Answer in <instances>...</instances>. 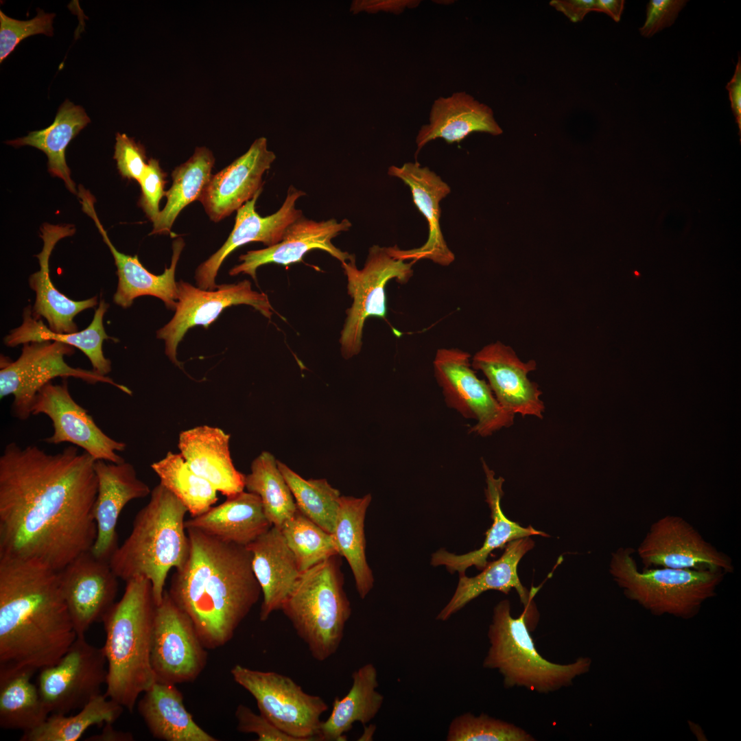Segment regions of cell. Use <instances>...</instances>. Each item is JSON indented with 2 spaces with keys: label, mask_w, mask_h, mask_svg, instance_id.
I'll return each mask as SVG.
<instances>
[{
  "label": "cell",
  "mask_w": 741,
  "mask_h": 741,
  "mask_svg": "<svg viewBox=\"0 0 741 741\" xmlns=\"http://www.w3.org/2000/svg\"><path fill=\"white\" fill-rule=\"evenodd\" d=\"M95 460L76 446L49 454L8 444L0 456V558L59 571L97 536Z\"/></svg>",
  "instance_id": "6da1fadb"
},
{
  "label": "cell",
  "mask_w": 741,
  "mask_h": 741,
  "mask_svg": "<svg viewBox=\"0 0 741 741\" xmlns=\"http://www.w3.org/2000/svg\"><path fill=\"white\" fill-rule=\"evenodd\" d=\"M186 530L189 557L176 569L167 591L191 620L204 647L215 649L231 641L261 590L246 546L195 528Z\"/></svg>",
  "instance_id": "7a4b0ae2"
},
{
  "label": "cell",
  "mask_w": 741,
  "mask_h": 741,
  "mask_svg": "<svg viewBox=\"0 0 741 741\" xmlns=\"http://www.w3.org/2000/svg\"><path fill=\"white\" fill-rule=\"evenodd\" d=\"M76 637L58 571L0 558V674L53 666Z\"/></svg>",
  "instance_id": "3957f363"
},
{
  "label": "cell",
  "mask_w": 741,
  "mask_h": 741,
  "mask_svg": "<svg viewBox=\"0 0 741 741\" xmlns=\"http://www.w3.org/2000/svg\"><path fill=\"white\" fill-rule=\"evenodd\" d=\"M156 605L150 581L134 578L126 582L121 598L102 620L107 663L105 695L130 712L139 695L156 682L151 663Z\"/></svg>",
  "instance_id": "277c9868"
},
{
  "label": "cell",
  "mask_w": 741,
  "mask_h": 741,
  "mask_svg": "<svg viewBox=\"0 0 741 741\" xmlns=\"http://www.w3.org/2000/svg\"><path fill=\"white\" fill-rule=\"evenodd\" d=\"M187 513L184 504L159 483L136 515L130 535L109 561L118 578L126 582L137 577L148 579L156 605L162 600L170 569L182 568L189 557Z\"/></svg>",
  "instance_id": "5b68a950"
},
{
  "label": "cell",
  "mask_w": 741,
  "mask_h": 741,
  "mask_svg": "<svg viewBox=\"0 0 741 741\" xmlns=\"http://www.w3.org/2000/svg\"><path fill=\"white\" fill-rule=\"evenodd\" d=\"M340 555L301 572L281 610L318 661L334 655L351 615Z\"/></svg>",
  "instance_id": "8992f818"
},
{
  "label": "cell",
  "mask_w": 741,
  "mask_h": 741,
  "mask_svg": "<svg viewBox=\"0 0 741 741\" xmlns=\"http://www.w3.org/2000/svg\"><path fill=\"white\" fill-rule=\"evenodd\" d=\"M530 631L525 612L513 618L508 600L494 607L487 633L490 646L482 666L497 670L506 688L524 687L548 694L572 685L577 677L589 672L591 665L589 657H580L567 664L543 658Z\"/></svg>",
  "instance_id": "52a82bcc"
},
{
  "label": "cell",
  "mask_w": 741,
  "mask_h": 741,
  "mask_svg": "<svg viewBox=\"0 0 741 741\" xmlns=\"http://www.w3.org/2000/svg\"><path fill=\"white\" fill-rule=\"evenodd\" d=\"M635 550L620 548L612 554L609 572L624 595L655 615L694 617L716 594L722 572L665 567L639 570Z\"/></svg>",
  "instance_id": "ba28073f"
},
{
  "label": "cell",
  "mask_w": 741,
  "mask_h": 741,
  "mask_svg": "<svg viewBox=\"0 0 741 741\" xmlns=\"http://www.w3.org/2000/svg\"><path fill=\"white\" fill-rule=\"evenodd\" d=\"M75 352L70 345L53 341L32 342L23 344L14 361L1 360L0 398L12 395L11 412L14 418L26 420L32 415L34 399L40 390L56 377H73L87 384H108L131 395L126 386L95 370L69 366L64 357Z\"/></svg>",
  "instance_id": "9c48e42d"
},
{
  "label": "cell",
  "mask_w": 741,
  "mask_h": 741,
  "mask_svg": "<svg viewBox=\"0 0 741 741\" xmlns=\"http://www.w3.org/2000/svg\"><path fill=\"white\" fill-rule=\"evenodd\" d=\"M414 263L397 259L390 254L388 247L378 245L369 248L361 270L357 268L355 257L341 263L347 278L348 293L353 299L339 340L344 358L360 352L364 325L369 317L386 319V284L392 279L401 284L407 283L413 274Z\"/></svg>",
  "instance_id": "30bf717a"
},
{
  "label": "cell",
  "mask_w": 741,
  "mask_h": 741,
  "mask_svg": "<svg viewBox=\"0 0 741 741\" xmlns=\"http://www.w3.org/2000/svg\"><path fill=\"white\" fill-rule=\"evenodd\" d=\"M234 681L255 699L259 713L298 741L318 740L320 717L328 709L319 696L306 693L292 678L237 664Z\"/></svg>",
  "instance_id": "8fae6325"
},
{
  "label": "cell",
  "mask_w": 741,
  "mask_h": 741,
  "mask_svg": "<svg viewBox=\"0 0 741 741\" xmlns=\"http://www.w3.org/2000/svg\"><path fill=\"white\" fill-rule=\"evenodd\" d=\"M433 370L447 407L475 421L469 434L487 437L513 425L515 415L500 405L488 383L477 376L469 353L456 348L439 349Z\"/></svg>",
  "instance_id": "7c38bea8"
},
{
  "label": "cell",
  "mask_w": 741,
  "mask_h": 741,
  "mask_svg": "<svg viewBox=\"0 0 741 741\" xmlns=\"http://www.w3.org/2000/svg\"><path fill=\"white\" fill-rule=\"evenodd\" d=\"M187 615L165 590L156 605L151 647V663L156 682H192L204 669L207 652Z\"/></svg>",
  "instance_id": "4fadbf2b"
},
{
  "label": "cell",
  "mask_w": 741,
  "mask_h": 741,
  "mask_svg": "<svg viewBox=\"0 0 741 741\" xmlns=\"http://www.w3.org/2000/svg\"><path fill=\"white\" fill-rule=\"evenodd\" d=\"M177 305L170 321L156 331V338L165 341V354L176 366L183 369L177 359V347L187 331L202 325L207 328L227 307L248 305L270 319L274 311L268 296L252 289L251 283L221 284L213 290H206L191 283L177 282Z\"/></svg>",
  "instance_id": "5bb4252c"
},
{
  "label": "cell",
  "mask_w": 741,
  "mask_h": 741,
  "mask_svg": "<svg viewBox=\"0 0 741 741\" xmlns=\"http://www.w3.org/2000/svg\"><path fill=\"white\" fill-rule=\"evenodd\" d=\"M106 664L102 648L77 636L54 665L40 670L38 688L49 712L67 714L100 694L106 681Z\"/></svg>",
  "instance_id": "9a60e30c"
},
{
  "label": "cell",
  "mask_w": 741,
  "mask_h": 741,
  "mask_svg": "<svg viewBox=\"0 0 741 741\" xmlns=\"http://www.w3.org/2000/svg\"><path fill=\"white\" fill-rule=\"evenodd\" d=\"M645 568L665 567L731 574V558L718 550L683 517L663 516L650 527L635 550Z\"/></svg>",
  "instance_id": "2e32d148"
},
{
  "label": "cell",
  "mask_w": 741,
  "mask_h": 741,
  "mask_svg": "<svg viewBox=\"0 0 741 741\" xmlns=\"http://www.w3.org/2000/svg\"><path fill=\"white\" fill-rule=\"evenodd\" d=\"M32 413L43 414L51 421L54 432L44 439L46 443H69L95 460L125 461L117 451H124L126 443L110 438L97 426L88 411L71 397L66 379L60 384L50 382L43 387L34 399Z\"/></svg>",
  "instance_id": "e0dca14e"
},
{
  "label": "cell",
  "mask_w": 741,
  "mask_h": 741,
  "mask_svg": "<svg viewBox=\"0 0 741 741\" xmlns=\"http://www.w3.org/2000/svg\"><path fill=\"white\" fill-rule=\"evenodd\" d=\"M61 590L77 636H84L115 604L118 577L109 561L84 552L58 571Z\"/></svg>",
  "instance_id": "ac0fdd59"
},
{
  "label": "cell",
  "mask_w": 741,
  "mask_h": 741,
  "mask_svg": "<svg viewBox=\"0 0 741 741\" xmlns=\"http://www.w3.org/2000/svg\"><path fill=\"white\" fill-rule=\"evenodd\" d=\"M471 363L486 377L502 408L515 415L543 419L545 408L541 399L542 392L528 377L536 369L534 360L521 361L511 347L497 341L476 352Z\"/></svg>",
  "instance_id": "d6986e66"
},
{
  "label": "cell",
  "mask_w": 741,
  "mask_h": 741,
  "mask_svg": "<svg viewBox=\"0 0 741 741\" xmlns=\"http://www.w3.org/2000/svg\"><path fill=\"white\" fill-rule=\"evenodd\" d=\"M261 191L262 189L237 211L233 229L225 243L197 268L195 280L198 287L206 290H215L218 270L232 252L252 242L272 246L279 243L286 229L302 217V211L296 208V202L305 195L303 191L290 186L280 209L266 217L261 216L255 209L256 202Z\"/></svg>",
  "instance_id": "ffe728a7"
},
{
  "label": "cell",
  "mask_w": 741,
  "mask_h": 741,
  "mask_svg": "<svg viewBox=\"0 0 741 741\" xmlns=\"http://www.w3.org/2000/svg\"><path fill=\"white\" fill-rule=\"evenodd\" d=\"M78 196L81 200L82 210L93 220L114 258L118 277L117 287L113 295L114 303L123 308H128L137 297L152 296L163 301L167 308L175 310L178 293L175 272L185 246L183 239L177 238L173 242L170 266L166 268L160 275L152 274L141 264L137 255H128L116 249L97 217L94 208V197L82 185L79 186Z\"/></svg>",
  "instance_id": "44dd1931"
},
{
  "label": "cell",
  "mask_w": 741,
  "mask_h": 741,
  "mask_svg": "<svg viewBox=\"0 0 741 741\" xmlns=\"http://www.w3.org/2000/svg\"><path fill=\"white\" fill-rule=\"evenodd\" d=\"M388 174L401 180L410 187L413 202L427 220L429 229L428 238L421 246L401 250L395 245L388 247L390 254L403 261L416 262L429 259L443 266L451 264L455 256L447 246L440 225V202L451 192L450 187L436 173L428 167H421L418 162L405 163L401 167L390 166Z\"/></svg>",
  "instance_id": "7402d4cb"
},
{
  "label": "cell",
  "mask_w": 741,
  "mask_h": 741,
  "mask_svg": "<svg viewBox=\"0 0 741 741\" xmlns=\"http://www.w3.org/2000/svg\"><path fill=\"white\" fill-rule=\"evenodd\" d=\"M276 158L267 139L254 141L229 165L211 176L199 201L210 220L218 222L237 211L262 189V177Z\"/></svg>",
  "instance_id": "603a6c76"
},
{
  "label": "cell",
  "mask_w": 741,
  "mask_h": 741,
  "mask_svg": "<svg viewBox=\"0 0 741 741\" xmlns=\"http://www.w3.org/2000/svg\"><path fill=\"white\" fill-rule=\"evenodd\" d=\"M534 546V543L529 537L513 540L505 545V550L498 559L488 562L482 572L477 576L468 577L465 574L460 575L454 593L436 619L440 621L449 620L486 591L497 590L508 594L513 588L518 593L524 607L528 627L532 631L539 620L533 601L538 588H532L529 591L523 586L517 574V566L524 554Z\"/></svg>",
  "instance_id": "cb8c5ba5"
},
{
  "label": "cell",
  "mask_w": 741,
  "mask_h": 741,
  "mask_svg": "<svg viewBox=\"0 0 741 741\" xmlns=\"http://www.w3.org/2000/svg\"><path fill=\"white\" fill-rule=\"evenodd\" d=\"M97 493L93 506L97 536L91 553L110 561L117 547V524L121 512L130 501L150 494L148 485L138 478L134 467L126 462L95 460Z\"/></svg>",
  "instance_id": "d4e9b609"
},
{
  "label": "cell",
  "mask_w": 741,
  "mask_h": 741,
  "mask_svg": "<svg viewBox=\"0 0 741 741\" xmlns=\"http://www.w3.org/2000/svg\"><path fill=\"white\" fill-rule=\"evenodd\" d=\"M351 227V223L347 219L340 222L334 218L316 222L302 216L286 229L279 243L240 255L241 263L231 268L229 274H246L256 281V272L261 266L268 263L287 266L300 262L313 249L325 250L341 263L349 261L355 255L336 248L331 239Z\"/></svg>",
  "instance_id": "484cf974"
},
{
  "label": "cell",
  "mask_w": 741,
  "mask_h": 741,
  "mask_svg": "<svg viewBox=\"0 0 741 741\" xmlns=\"http://www.w3.org/2000/svg\"><path fill=\"white\" fill-rule=\"evenodd\" d=\"M40 235L43 241L42 250L36 255L40 270L30 275L29 285L35 292L36 297L32 316L38 319L45 318L48 327L60 333L78 331L74 318L83 310L98 305V297L94 296L82 301L70 299L56 289L49 275V257L56 246L61 239L71 236L75 229L72 224L53 225L44 224Z\"/></svg>",
  "instance_id": "4316f807"
},
{
  "label": "cell",
  "mask_w": 741,
  "mask_h": 741,
  "mask_svg": "<svg viewBox=\"0 0 741 741\" xmlns=\"http://www.w3.org/2000/svg\"><path fill=\"white\" fill-rule=\"evenodd\" d=\"M230 435L218 427L197 426L179 434L180 454L191 470L226 497L245 489V475L233 463Z\"/></svg>",
  "instance_id": "83f0119b"
},
{
  "label": "cell",
  "mask_w": 741,
  "mask_h": 741,
  "mask_svg": "<svg viewBox=\"0 0 741 741\" xmlns=\"http://www.w3.org/2000/svg\"><path fill=\"white\" fill-rule=\"evenodd\" d=\"M246 547L251 554L252 571L263 595L259 618L264 622L281 610L301 572L277 527L272 526Z\"/></svg>",
  "instance_id": "f1b7e54d"
},
{
  "label": "cell",
  "mask_w": 741,
  "mask_h": 741,
  "mask_svg": "<svg viewBox=\"0 0 741 741\" xmlns=\"http://www.w3.org/2000/svg\"><path fill=\"white\" fill-rule=\"evenodd\" d=\"M474 132L497 136L502 129L488 105L465 91L439 97L432 106L429 124L420 128L416 138V156L430 141L438 138L448 143L460 142Z\"/></svg>",
  "instance_id": "f546056e"
},
{
  "label": "cell",
  "mask_w": 741,
  "mask_h": 741,
  "mask_svg": "<svg viewBox=\"0 0 741 741\" xmlns=\"http://www.w3.org/2000/svg\"><path fill=\"white\" fill-rule=\"evenodd\" d=\"M481 462L486 477V502L491 510L493 519L491 527L485 533L486 538L483 545L478 550L460 555L441 548L432 554L431 558L432 565H445L449 573L457 572L459 576L465 574L467 569L471 566L482 570L488 563L487 558L489 554L495 549L505 547L510 541L531 535L548 536L531 526L522 527L505 516L501 506L504 479L502 477L496 478L494 471L482 458Z\"/></svg>",
  "instance_id": "4dcf8cb0"
},
{
  "label": "cell",
  "mask_w": 741,
  "mask_h": 741,
  "mask_svg": "<svg viewBox=\"0 0 741 741\" xmlns=\"http://www.w3.org/2000/svg\"><path fill=\"white\" fill-rule=\"evenodd\" d=\"M185 528H195L225 542L247 546L272 525L266 517L259 497L244 491L207 512L185 521Z\"/></svg>",
  "instance_id": "1f68e13d"
},
{
  "label": "cell",
  "mask_w": 741,
  "mask_h": 741,
  "mask_svg": "<svg viewBox=\"0 0 741 741\" xmlns=\"http://www.w3.org/2000/svg\"><path fill=\"white\" fill-rule=\"evenodd\" d=\"M138 711L150 733L165 741H217L193 720L174 684L155 682L143 693Z\"/></svg>",
  "instance_id": "d6a6232c"
},
{
  "label": "cell",
  "mask_w": 741,
  "mask_h": 741,
  "mask_svg": "<svg viewBox=\"0 0 741 741\" xmlns=\"http://www.w3.org/2000/svg\"><path fill=\"white\" fill-rule=\"evenodd\" d=\"M109 307L104 299L99 302L91 324L84 330L74 333H56L47 327L41 319L32 316V307L24 308L22 324L12 329L3 338L10 347L32 342L53 341L64 343L80 349L89 360L93 370L102 375L111 371V362L103 352V342L113 340L105 331L103 320Z\"/></svg>",
  "instance_id": "836d02e7"
},
{
  "label": "cell",
  "mask_w": 741,
  "mask_h": 741,
  "mask_svg": "<svg viewBox=\"0 0 741 741\" xmlns=\"http://www.w3.org/2000/svg\"><path fill=\"white\" fill-rule=\"evenodd\" d=\"M352 685L342 698H336L329 718L322 721L318 740L344 741L354 723L365 725L379 713L384 697L377 690V672L368 663L352 674Z\"/></svg>",
  "instance_id": "e575fe53"
},
{
  "label": "cell",
  "mask_w": 741,
  "mask_h": 741,
  "mask_svg": "<svg viewBox=\"0 0 741 741\" xmlns=\"http://www.w3.org/2000/svg\"><path fill=\"white\" fill-rule=\"evenodd\" d=\"M371 500L370 493L362 497L341 495L332 533L339 554L349 565L356 590L362 599L368 596L375 582L366 560L364 534V520Z\"/></svg>",
  "instance_id": "d590c367"
},
{
  "label": "cell",
  "mask_w": 741,
  "mask_h": 741,
  "mask_svg": "<svg viewBox=\"0 0 741 741\" xmlns=\"http://www.w3.org/2000/svg\"><path fill=\"white\" fill-rule=\"evenodd\" d=\"M82 106L67 99L59 107L52 124L47 128L30 132L27 136L5 143L14 147L30 145L43 151L48 158V171L61 178L67 189L77 194L75 183L65 160V150L70 141L90 123Z\"/></svg>",
  "instance_id": "8d00e7d4"
},
{
  "label": "cell",
  "mask_w": 741,
  "mask_h": 741,
  "mask_svg": "<svg viewBox=\"0 0 741 741\" xmlns=\"http://www.w3.org/2000/svg\"><path fill=\"white\" fill-rule=\"evenodd\" d=\"M215 158L207 147H196L193 155L172 173V185L166 191L167 202L153 222L151 234H167L177 216L187 205L199 200L212 176Z\"/></svg>",
  "instance_id": "74e56055"
},
{
  "label": "cell",
  "mask_w": 741,
  "mask_h": 741,
  "mask_svg": "<svg viewBox=\"0 0 741 741\" xmlns=\"http://www.w3.org/2000/svg\"><path fill=\"white\" fill-rule=\"evenodd\" d=\"M34 672L20 670L0 674V727L4 729L31 731L42 725L50 714L38 687L31 682Z\"/></svg>",
  "instance_id": "f35d334b"
},
{
  "label": "cell",
  "mask_w": 741,
  "mask_h": 741,
  "mask_svg": "<svg viewBox=\"0 0 741 741\" xmlns=\"http://www.w3.org/2000/svg\"><path fill=\"white\" fill-rule=\"evenodd\" d=\"M124 710L105 694H99L73 716L51 714L38 727L23 732L21 741H77L94 725L114 723Z\"/></svg>",
  "instance_id": "ab89813d"
},
{
  "label": "cell",
  "mask_w": 741,
  "mask_h": 741,
  "mask_svg": "<svg viewBox=\"0 0 741 741\" xmlns=\"http://www.w3.org/2000/svg\"><path fill=\"white\" fill-rule=\"evenodd\" d=\"M245 489L259 497L266 517L279 529L297 510L277 460L268 451L261 452L252 462L250 473L245 475Z\"/></svg>",
  "instance_id": "60d3db41"
},
{
  "label": "cell",
  "mask_w": 741,
  "mask_h": 741,
  "mask_svg": "<svg viewBox=\"0 0 741 741\" xmlns=\"http://www.w3.org/2000/svg\"><path fill=\"white\" fill-rule=\"evenodd\" d=\"M151 468L160 484L184 504L191 517L207 512L218 499L216 489L194 473L180 454L169 451Z\"/></svg>",
  "instance_id": "b9f144b4"
},
{
  "label": "cell",
  "mask_w": 741,
  "mask_h": 741,
  "mask_svg": "<svg viewBox=\"0 0 741 741\" xmlns=\"http://www.w3.org/2000/svg\"><path fill=\"white\" fill-rule=\"evenodd\" d=\"M278 467L294 497L297 509L326 532L334 531L340 492L326 479L305 480L277 460Z\"/></svg>",
  "instance_id": "7bdbcfd3"
},
{
  "label": "cell",
  "mask_w": 741,
  "mask_h": 741,
  "mask_svg": "<svg viewBox=\"0 0 741 741\" xmlns=\"http://www.w3.org/2000/svg\"><path fill=\"white\" fill-rule=\"evenodd\" d=\"M301 572L335 555H340L332 534L314 523L298 509L281 528Z\"/></svg>",
  "instance_id": "ee69618b"
},
{
  "label": "cell",
  "mask_w": 741,
  "mask_h": 741,
  "mask_svg": "<svg viewBox=\"0 0 741 741\" xmlns=\"http://www.w3.org/2000/svg\"><path fill=\"white\" fill-rule=\"evenodd\" d=\"M447 741H534L522 728L484 713L466 712L450 722Z\"/></svg>",
  "instance_id": "f6af8a7d"
},
{
  "label": "cell",
  "mask_w": 741,
  "mask_h": 741,
  "mask_svg": "<svg viewBox=\"0 0 741 741\" xmlns=\"http://www.w3.org/2000/svg\"><path fill=\"white\" fill-rule=\"evenodd\" d=\"M54 13L37 10V15L28 21H19L0 10V62H2L24 38L38 34H54Z\"/></svg>",
  "instance_id": "bcb514c9"
},
{
  "label": "cell",
  "mask_w": 741,
  "mask_h": 741,
  "mask_svg": "<svg viewBox=\"0 0 741 741\" xmlns=\"http://www.w3.org/2000/svg\"><path fill=\"white\" fill-rule=\"evenodd\" d=\"M166 173L160 167L158 161L150 158L139 182L141 193L139 205L147 217L154 222L157 218L161 199L165 196Z\"/></svg>",
  "instance_id": "7dc6e473"
},
{
  "label": "cell",
  "mask_w": 741,
  "mask_h": 741,
  "mask_svg": "<svg viewBox=\"0 0 741 741\" xmlns=\"http://www.w3.org/2000/svg\"><path fill=\"white\" fill-rule=\"evenodd\" d=\"M114 159L120 174L139 182L148 165L145 150L139 142L126 134L117 133Z\"/></svg>",
  "instance_id": "c3c4849f"
},
{
  "label": "cell",
  "mask_w": 741,
  "mask_h": 741,
  "mask_svg": "<svg viewBox=\"0 0 741 741\" xmlns=\"http://www.w3.org/2000/svg\"><path fill=\"white\" fill-rule=\"evenodd\" d=\"M235 715L237 720V730L241 733L257 735L258 741H298L279 729L260 713L257 714L253 712L246 705L239 704Z\"/></svg>",
  "instance_id": "681fc988"
},
{
  "label": "cell",
  "mask_w": 741,
  "mask_h": 741,
  "mask_svg": "<svg viewBox=\"0 0 741 741\" xmlns=\"http://www.w3.org/2000/svg\"><path fill=\"white\" fill-rule=\"evenodd\" d=\"M687 0H650L646 6V17L639 29L644 37H651L664 28L671 26Z\"/></svg>",
  "instance_id": "f907efd6"
},
{
  "label": "cell",
  "mask_w": 741,
  "mask_h": 741,
  "mask_svg": "<svg viewBox=\"0 0 741 741\" xmlns=\"http://www.w3.org/2000/svg\"><path fill=\"white\" fill-rule=\"evenodd\" d=\"M420 3V1L411 0H390V1H362L353 3L351 10L357 12L366 10L369 12H376L384 10L395 14L401 13L406 8H415Z\"/></svg>",
  "instance_id": "816d5d0a"
},
{
  "label": "cell",
  "mask_w": 741,
  "mask_h": 741,
  "mask_svg": "<svg viewBox=\"0 0 741 741\" xmlns=\"http://www.w3.org/2000/svg\"><path fill=\"white\" fill-rule=\"evenodd\" d=\"M596 0H552L550 5L563 13L569 21L577 23L593 10Z\"/></svg>",
  "instance_id": "f5cc1de1"
},
{
  "label": "cell",
  "mask_w": 741,
  "mask_h": 741,
  "mask_svg": "<svg viewBox=\"0 0 741 741\" xmlns=\"http://www.w3.org/2000/svg\"><path fill=\"white\" fill-rule=\"evenodd\" d=\"M731 110L736 117L739 130L741 128V57L738 53V62L731 80L727 84Z\"/></svg>",
  "instance_id": "db71d44e"
},
{
  "label": "cell",
  "mask_w": 741,
  "mask_h": 741,
  "mask_svg": "<svg viewBox=\"0 0 741 741\" xmlns=\"http://www.w3.org/2000/svg\"><path fill=\"white\" fill-rule=\"evenodd\" d=\"M113 723H106L102 731L96 735L89 737L86 740L89 741H132L133 736L129 732H124L116 730Z\"/></svg>",
  "instance_id": "11a10c76"
},
{
  "label": "cell",
  "mask_w": 741,
  "mask_h": 741,
  "mask_svg": "<svg viewBox=\"0 0 741 741\" xmlns=\"http://www.w3.org/2000/svg\"><path fill=\"white\" fill-rule=\"evenodd\" d=\"M624 0H596L593 11L604 12L619 22L624 10Z\"/></svg>",
  "instance_id": "9f6ffc18"
},
{
  "label": "cell",
  "mask_w": 741,
  "mask_h": 741,
  "mask_svg": "<svg viewBox=\"0 0 741 741\" xmlns=\"http://www.w3.org/2000/svg\"><path fill=\"white\" fill-rule=\"evenodd\" d=\"M375 730V726L373 725H369L368 727H366L364 729V731L363 735L360 737L361 739H360V740H372L371 738H373V736L374 734Z\"/></svg>",
  "instance_id": "6f0895ef"
}]
</instances>
